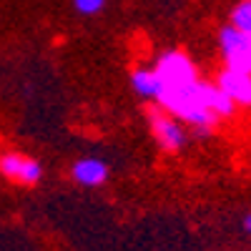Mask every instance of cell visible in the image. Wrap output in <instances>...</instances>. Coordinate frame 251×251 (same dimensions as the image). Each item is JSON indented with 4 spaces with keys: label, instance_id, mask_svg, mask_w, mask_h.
<instances>
[{
    "label": "cell",
    "instance_id": "3",
    "mask_svg": "<svg viewBox=\"0 0 251 251\" xmlns=\"http://www.w3.org/2000/svg\"><path fill=\"white\" fill-rule=\"evenodd\" d=\"M0 174L20 186H35L43 178V166L25 153H3L0 156Z\"/></svg>",
    "mask_w": 251,
    "mask_h": 251
},
{
    "label": "cell",
    "instance_id": "11",
    "mask_svg": "<svg viewBox=\"0 0 251 251\" xmlns=\"http://www.w3.org/2000/svg\"><path fill=\"white\" fill-rule=\"evenodd\" d=\"M73 8L80 15H98L106 8V0H73Z\"/></svg>",
    "mask_w": 251,
    "mask_h": 251
},
{
    "label": "cell",
    "instance_id": "2",
    "mask_svg": "<svg viewBox=\"0 0 251 251\" xmlns=\"http://www.w3.org/2000/svg\"><path fill=\"white\" fill-rule=\"evenodd\" d=\"M149 128H151L153 141L158 143V149L163 151L176 153L186 146V131L181 128V123L171 113H166L161 106L149 111Z\"/></svg>",
    "mask_w": 251,
    "mask_h": 251
},
{
    "label": "cell",
    "instance_id": "10",
    "mask_svg": "<svg viewBox=\"0 0 251 251\" xmlns=\"http://www.w3.org/2000/svg\"><path fill=\"white\" fill-rule=\"evenodd\" d=\"M231 25L251 35V0H239L231 10Z\"/></svg>",
    "mask_w": 251,
    "mask_h": 251
},
{
    "label": "cell",
    "instance_id": "1",
    "mask_svg": "<svg viewBox=\"0 0 251 251\" xmlns=\"http://www.w3.org/2000/svg\"><path fill=\"white\" fill-rule=\"evenodd\" d=\"M153 68H156V73H158V78L163 83V91L166 88H183V86H191L194 80H199L194 60L188 58L183 50H166V53H161Z\"/></svg>",
    "mask_w": 251,
    "mask_h": 251
},
{
    "label": "cell",
    "instance_id": "12",
    "mask_svg": "<svg viewBox=\"0 0 251 251\" xmlns=\"http://www.w3.org/2000/svg\"><path fill=\"white\" fill-rule=\"evenodd\" d=\"M241 226H244V231H246V234L251 236V211H249V214H246V216L241 219Z\"/></svg>",
    "mask_w": 251,
    "mask_h": 251
},
{
    "label": "cell",
    "instance_id": "5",
    "mask_svg": "<svg viewBox=\"0 0 251 251\" xmlns=\"http://www.w3.org/2000/svg\"><path fill=\"white\" fill-rule=\"evenodd\" d=\"M73 181L80 183V186H86V188H96V186H103L108 181L111 176V169H108V163L106 161H100L96 156H86V158H78L73 163Z\"/></svg>",
    "mask_w": 251,
    "mask_h": 251
},
{
    "label": "cell",
    "instance_id": "4",
    "mask_svg": "<svg viewBox=\"0 0 251 251\" xmlns=\"http://www.w3.org/2000/svg\"><path fill=\"white\" fill-rule=\"evenodd\" d=\"M216 86L231 98L236 106H251V73H241V71H231L226 68L219 73Z\"/></svg>",
    "mask_w": 251,
    "mask_h": 251
},
{
    "label": "cell",
    "instance_id": "7",
    "mask_svg": "<svg viewBox=\"0 0 251 251\" xmlns=\"http://www.w3.org/2000/svg\"><path fill=\"white\" fill-rule=\"evenodd\" d=\"M131 88L136 96L146 100H158L163 93V83L156 73V68H136L131 73Z\"/></svg>",
    "mask_w": 251,
    "mask_h": 251
},
{
    "label": "cell",
    "instance_id": "8",
    "mask_svg": "<svg viewBox=\"0 0 251 251\" xmlns=\"http://www.w3.org/2000/svg\"><path fill=\"white\" fill-rule=\"evenodd\" d=\"M224 60H226V68L241 71V73H251V38L246 40V43H241L236 50L224 55Z\"/></svg>",
    "mask_w": 251,
    "mask_h": 251
},
{
    "label": "cell",
    "instance_id": "6",
    "mask_svg": "<svg viewBox=\"0 0 251 251\" xmlns=\"http://www.w3.org/2000/svg\"><path fill=\"white\" fill-rule=\"evenodd\" d=\"M199 91H201V100L208 111H214L219 118H228L234 111H236V103L228 98L216 83H206V80H199Z\"/></svg>",
    "mask_w": 251,
    "mask_h": 251
},
{
    "label": "cell",
    "instance_id": "9",
    "mask_svg": "<svg viewBox=\"0 0 251 251\" xmlns=\"http://www.w3.org/2000/svg\"><path fill=\"white\" fill-rule=\"evenodd\" d=\"M246 40H249V35H246V33H241L239 28H234L231 23L224 25V28L219 30V48H221V53H224V55H228L231 50H236L241 43H246Z\"/></svg>",
    "mask_w": 251,
    "mask_h": 251
}]
</instances>
